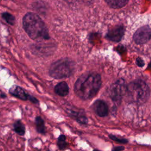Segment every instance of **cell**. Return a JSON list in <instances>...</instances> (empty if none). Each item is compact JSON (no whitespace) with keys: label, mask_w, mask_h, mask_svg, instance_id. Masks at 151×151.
<instances>
[{"label":"cell","mask_w":151,"mask_h":151,"mask_svg":"<svg viewBox=\"0 0 151 151\" xmlns=\"http://www.w3.org/2000/svg\"><path fill=\"white\" fill-rule=\"evenodd\" d=\"M101 84V77L99 74L87 73L82 75L75 83L74 92L82 99H90L97 94Z\"/></svg>","instance_id":"cell-1"},{"label":"cell","mask_w":151,"mask_h":151,"mask_svg":"<svg viewBox=\"0 0 151 151\" xmlns=\"http://www.w3.org/2000/svg\"><path fill=\"white\" fill-rule=\"evenodd\" d=\"M23 25L26 33L33 40L40 42L50 39L48 29L37 14L27 13L23 17Z\"/></svg>","instance_id":"cell-2"},{"label":"cell","mask_w":151,"mask_h":151,"mask_svg":"<svg viewBox=\"0 0 151 151\" xmlns=\"http://www.w3.org/2000/svg\"><path fill=\"white\" fill-rule=\"evenodd\" d=\"M150 90L147 84L142 80H135L127 86L126 96L132 102L142 104L149 97Z\"/></svg>","instance_id":"cell-3"},{"label":"cell","mask_w":151,"mask_h":151,"mask_svg":"<svg viewBox=\"0 0 151 151\" xmlns=\"http://www.w3.org/2000/svg\"><path fill=\"white\" fill-rule=\"evenodd\" d=\"M75 69V64L69 59H62L53 63L49 69L51 77L61 79L71 76Z\"/></svg>","instance_id":"cell-4"},{"label":"cell","mask_w":151,"mask_h":151,"mask_svg":"<svg viewBox=\"0 0 151 151\" xmlns=\"http://www.w3.org/2000/svg\"><path fill=\"white\" fill-rule=\"evenodd\" d=\"M126 90L127 86L125 81L122 79H119L110 87L109 90L110 97L115 103L118 104L126 94Z\"/></svg>","instance_id":"cell-5"},{"label":"cell","mask_w":151,"mask_h":151,"mask_svg":"<svg viewBox=\"0 0 151 151\" xmlns=\"http://www.w3.org/2000/svg\"><path fill=\"white\" fill-rule=\"evenodd\" d=\"M151 38V30L148 26L139 29L135 33L133 39L136 43L142 44L147 42Z\"/></svg>","instance_id":"cell-6"},{"label":"cell","mask_w":151,"mask_h":151,"mask_svg":"<svg viewBox=\"0 0 151 151\" xmlns=\"http://www.w3.org/2000/svg\"><path fill=\"white\" fill-rule=\"evenodd\" d=\"M123 34V27L122 26H116L108 31L106 35V37L109 40L113 42H119L122 39Z\"/></svg>","instance_id":"cell-7"},{"label":"cell","mask_w":151,"mask_h":151,"mask_svg":"<svg viewBox=\"0 0 151 151\" xmlns=\"http://www.w3.org/2000/svg\"><path fill=\"white\" fill-rule=\"evenodd\" d=\"M95 113L100 117H105L108 115L109 109L107 104L102 100H97L93 105Z\"/></svg>","instance_id":"cell-8"},{"label":"cell","mask_w":151,"mask_h":151,"mask_svg":"<svg viewBox=\"0 0 151 151\" xmlns=\"http://www.w3.org/2000/svg\"><path fill=\"white\" fill-rule=\"evenodd\" d=\"M9 92L11 95L23 100H29L30 96L23 88L16 85L12 86L10 88Z\"/></svg>","instance_id":"cell-9"},{"label":"cell","mask_w":151,"mask_h":151,"mask_svg":"<svg viewBox=\"0 0 151 151\" xmlns=\"http://www.w3.org/2000/svg\"><path fill=\"white\" fill-rule=\"evenodd\" d=\"M68 115L76 119L79 123L82 124H87L88 120L86 117L83 111L77 112V111H74L72 110H68L67 111Z\"/></svg>","instance_id":"cell-10"},{"label":"cell","mask_w":151,"mask_h":151,"mask_svg":"<svg viewBox=\"0 0 151 151\" xmlns=\"http://www.w3.org/2000/svg\"><path fill=\"white\" fill-rule=\"evenodd\" d=\"M54 92L60 96H66L69 93V88L67 83L64 82L58 83L54 87Z\"/></svg>","instance_id":"cell-11"},{"label":"cell","mask_w":151,"mask_h":151,"mask_svg":"<svg viewBox=\"0 0 151 151\" xmlns=\"http://www.w3.org/2000/svg\"><path fill=\"white\" fill-rule=\"evenodd\" d=\"M107 4L114 9L121 8L125 6L128 0H105Z\"/></svg>","instance_id":"cell-12"},{"label":"cell","mask_w":151,"mask_h":151,"mask_svg":"<svg viewBox=\"0 0 151 151\" xmlns=\"http://www.w3.org/2000/svg\"><path fill=\"white\" fill-rule=\"evenodd\" d=\"M35 123L37 132L40 133L44 134L46 133V126L44 120L41 117L37 116L35 119Z\"/></svg>","instance_id":"cell-13"},{"label":"cell","mask_w":151,"mask_h":151,"mask_svg":"<svg viewBox=\"0 0 151 151\" xmlns=\"http://www.w3.org/2000/svg\"><path fill=\"white\" fill-rule=\"evenodd\" d=\"M14 127L15 132L19 135L23 136L25 134V126L20 120H17V122H16V123L14 125Z\"/></svg>","instance_id":"cell-14"},{"label":"cell","mask_w":151,"mask_h":151,"mask_svg":"<svg viewBox=\"0 0 151 151\" xmlns=\"http://www.w3.org/2000/svg\"><path fill=\"white\" fill-rule=\"evenodd\" d=\"M2 17L6 20L7 23H8L10 25H14L16 22L15 17L9 13H4L2 14Z\"/></svg>","instance_id":"cell-15"},{"label":"cell","mask_w":151,"mask_h":151,"mask_svg":"<svg viewBox=\"0 0 151 151\" xmlns=\"http://www.w3.org/2000/svg\"><path fill=\"white\" fill-rule=\"evenodd\" d=\"M66 140V137L65 135H62L59 136L58 139V146L60 150H63L67 147V143Z\"/></svg>","instance_id":"cell-16"},{"label":"cell","mask_w":151,"mask_h":151,"mask_svg":"<svg viewBox=\"0 0 151 151\" xmlns=\"http://www.w3.org/2000/svg\"><path fill=\"white\" fill-rule=\"evenodd\" d=\"M109 137L110 139H112L114 141H116V142H119V143H126L127 142H128L127 140L126 139H123V138H119L118 137H116L114 135H109Z\"/></svg>","instance_id":"cell-17"},{"label":"cell","mask_w":151,"mask_h":151,"mask_svg":"<svg viewBox=\"0 0 151 151\" xmlns=\"http://www.w3.org/2000/svg\"><path fill=\"white\" fill-rule=\"evenodd\" d=\"M136 64L139 67H143L144 66V62L140 58H137L136 59Z\"/></svg>","instance_id":"cell-18"},{"label":"cell","mask_w":151,"mask_h":151,"mask_svg":"<svg viewBox=\"0 0 151 151\" xmlns=\"http://www.w3.org/2000/svg\"><path fill=\"white\" fill-rule=\"evenodd\" d=\"M29 100L32 103H34V104H38L39 103V101L34 97L33 96H29Z\"/></svg>","instance_id":"cell-19"},{"label":"cell","mask_w":151,"mask_h":151,"mask_svg":"<svg viewBox=\"0 0 151 151\" xmlns=\"http://www.w3.org/2000/svg\"><path fill=\"white\" fill-rule=\"evenodd\" d=\"M124 149V147H122V146H118V147H116L115 148H114L113 149V151H119V150H123Z\"/></svg>","instance_id":"cell-20"},{"label":"cell","mask_w":151,"mask_h":151,"mask_svg":"<svg viewBox=\"0 0 151 151\" xmlns=\"http://www.w3.org/2000/svg\"><path fill=\"white\" fill-rule=\"evenodd\" d=\"M1 97H3V98H5V97H6V95L5 94H4V93H2L1 94Z\"/></svg>","instance_id":"cell-21"},{"label":"cell","mask_w":151,"mask_h":151,"mask_svg":"<svg viewBox=\"0 0 151 151\" xmlns=\"http://www.w3.org/2000/svg\"><path fill=\"white\" fill-rule=\"evenodd\" d=\"M149 67H151V62H150V64H149Z\"/></svg>","instance_id":"cell-22"},{"label":"cell","mask_w":151,"mask_h":151,"mask_svg":"<svg viewBox=\"0 0 151 151\" xmlns=\"http://www.w3.org/2000/svg\"><path fill=\"white\" fill-rule=\"evenodd\" d=\"M93 151H99V150H94Z\"/></svg>","instance_id":"cell-23"}]
</instances>
